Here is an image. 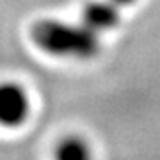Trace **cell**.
<instances>
[{
  "label": "cell",
  "mask_w": 160,
  "mask_h": 160,
  "mask_svg": "<svg viewBox=\"0 0 160 160\" xmlns=\"http://www.w3.org/2000/svg\"><path fill=\"white\" fill-rule=\"evenodd\" d=\"M82 23L96 34L112 30L119 23V6L112 0H92L82 9Z\"/></svg>",
  "instance_id": "obj_3"
},
{
  "label": "cell",
  "mask_w": 160,
  "mask_h": 160,
  "mask_svg": "<svg viewBox=\"0 0 160 160\" xmlns=\"http://www.w3.org/2000/svg\"><path fill=\"white\" fill-rule=\"evenodd\" d=\"M30 114V100L22 86L6 82L0 84V126L18 128Z\"/></svg>",
  "instance_id": "obj_2"
},
{
  "label": "cell",
  "mask_w": 160,
  "mask_h": 160,
  "mask_svg": "<svg viewBox=\"0 0 160 160\" xmlns=\"http://www.w3.org/2000/svg\"><path fill=\"white\" fill-rule=\"evenodd\" d=\"M30 38L43 52L66 59H92L102 50L100 34L86 27L84 23L39 20L32 25Z\"/></svg>",
  "instance_id": "obj_1"
},
{
  "label": "cell",
  "mask_w": 160,
  "mask_h": 160,
  "mask_svg": "<svg viewBox=\"0 0 160 160\" xmlns=\"http://www.w3.org/2000/svg\"><path fill=\"white\" fill-rule=\"evenodd\" d=\"M114 4H118V6H128V4H133L135 0H112Z\"/></svg>",
  "instance_id": "obj_5"
},
{
  "label": "cell",
  "mask_w": 160,
  "mask_h": 160,
  "mask_svg": "<svg viewBox=\"0 0 160 160\" xmlns=\"http://www.w3.org/2000/svg\"><path fill=\"white\" fill-rule=\"evenodd\" d=\"M53 160H92V149L82 137L68 135L57 142Z\"/></svg>",
  "instance_id": "obj_4"
}]
</instances>
